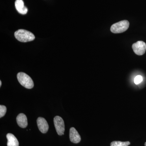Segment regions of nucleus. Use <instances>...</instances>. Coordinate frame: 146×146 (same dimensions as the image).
<instances>
[{
    "mask_svg": "<svg viewBox=\"0 0 146 146\" xmlns=\"http://www.w3.org/2000/svg\"><path fill=\"white\" fill-rule=\"evenodd\" d=\"M130 144L129 141L121 142L120 141H113L110 143V146H128Z\"/></svg>",
    "mask_w": 146,
    "mask_h": 146,
    "instance_id": "nucleus-11",
    "label": "nucleus"
},
{
    "mask_svg": "<svg viewBox=\"0 0 146 146\" xmlns=\"http://www.w3.org/2000/svg\"><path fill=\"white\" fill-rule=\"evenodd\" d=\"M36 122L39 131L43 133H46L48 130L49 126L44 118L39 117L36 120Z\"/></svg>",
    "mask_w": 146,
    "mask_h": 146,
    "instance_id": "nucleus-6",
    "label": "nucleus"
},
{
    "mask_svg": "<svg viewBox=\"0 0 146 146\" xmlns=\"http://www.w3.org/2000/svg\"><path fill=\"white\" fill-rule=\"evenodd\" d=\"M15 5L16 10L19 13L25 15L27 13L28 9L24 5L23 0H16Z\"/></svg>",
    "mask_w": 146,
    "mask_h": 146,
    "instance_id": "nucleus-8",
    "label": "nucleus"
},
{
    "mask_svg": "<svg viewBox=\"0 0 146 146\" xmlns=\"http://www.w3.org/2000/svg\"><path fill=\"white\" fill-rule=\"evenodd\" d=\"M145 145L146 146V142L145 143Z\"/></svg>",
    "mask_w": 146,
    "mask_h": 146,
    "instance_id": "nucleus-15",
    "label": "nucleus"
},
{
    "mask_svg": "<svg viewBox=\"0 0 146 146\" xmlns=\"http://www.w3.org/2000/svg\"><path fill=\"white\" fill-rule=\"evenodd\" d=\"M19 83L27 89H31L34 86V83L31 78L24 72H19L17 74Z\"/></svg>",
    "mask_w": 146,
    "mask_h": 146,
    "instance_id": "nucleus-2",
    "label": "nucleus"
},
{
    "mask_svg": "<svg viewBox=\"0 0 146 146\" xmlns=\"http://www.w3.org/2000/svg\"><path fill=\"white\" fill-rule=\"evenodd\" d=\"M54 123L56 130L58 135L61 136L64 134L65 124L63 119L59 116H56L54 119Z\"/></svg>",
    "mask_w": 146,
    "mask_h": 146,
    "instance_id": "nucleus-4",
    "label": "nucleus"
},
{
    "mask_svg": "<svg viewBox=\"0 0 146 146\" xmlns=\"http://www.w3.org/2000/svg\"><path fill=\"white\" fill-rule=\"evenodd\" d=\"M18 125L22 128H26L28 125L27 119L26 116L23 113H21L16 118Z\"/></svg>",
    "mask_w": 146,
    "mask_h": 146,
    "instance_id": "nucleus-9",
    "label": "nucleus"
},
{
    "mask_svg": "<svg viewBox=\"0 0 146 146\" xmlns=\"http://www.w3.org/2000/svg\"><path fill=\"white\" fill-rule=\"evenodd\" d=\"M6 137L7 139V146H19L18 140L13 134L8 133Z\"/></svg>",
    "mask_w": 146,
    "mask_h": 146,
    "instance_id": "nucleus-10",
    "label": "nucleus"
},
{
    "mask_svg": "<svg viewBox=\"0 0 146 146\" xmlns=\"http://www.w3.org/2000/svg\"><path fill=\"white\" fill-rule=\"evenodd\" d=\"M7 111V108L3 105L0 106V118H2L5 115Z\"/></svg>",
    "mask_w": 146,
    "mask_h": 146,
    "instance_id": "nucleus-12",
    "label": "nucleus"
},
{
    "mask_svg": "<svg viewBox=\"0 0 146 146\" xmlns=\"http://www.w3.org/2000/svg\"><path fill=\"white\" fill-rule=\"evenodd\" d=\"M70 139L72 143H78L81 141V137L74 127H71L70 130Z\"/></svg>",
    "mask_w": 146,
    "mask_h": 146,
    "instance_id": "nucleus-7",
    "label": "nucleus"
},
{
    "mask_svg": "<svg viewBox=\"0 0 146 146\" xmlns=\"http://www.w3.org/2000/svg\"><path fill=\"white\" fill-rule=\"evenodd\" d=\"M14 35L17 40L22 42H31L35 39V36L33 33L22 29L15 32Z\"/></svg>",
    "mask_w": 146,
    "mask_h": 146,
    "instance_id": "nucleus-1",
    "label": "nucleus"
},
{
    "mask_svg": "<svg viewBox=\"0 0 146 146\" xmlns=\"http://www.w3.org/2000/svg\"><path fill=\"white\" fill-rule=\"evenodd\" d=\"M133 52L138 55H143L145 53L146 50V44L143 41H138L134 43L132 46Z\"/></svg>",
    "mask_w": 146,
    "mask_h": 146,
    "instance_id": "nucleus-5",
    "label": "nucleus"
},
{
    "mask_svg": "<svg viewBox=\"0 0 146 146\" xmlns=\"http://www.w3.org/2000/svg\"><path fill=\"white\" fill-rule=\"evenodd\" d=\"M129 25V22L127 20L120 21L112 25L110 31L114 33H122L127 30Z\"/></svg>",
    "mask_w": 146,
    "mask_h": 146,
    "instance_id": "nucleus-3",
    "label": "nucleus"
},
{
    "mask_svg": "<svg viewBox=\"0 0 146 146\" xmlns=\"http://www.w3.org/2000/svg\"><path fill=\"white\" fill-rule=\"evenodd\" d=\"M143 80V78L142 76L138 75L136 76L135 78H134V82L135 84H138L141 83Z\"/></svg>",
    "mask_w": 146,
    "mask_h": 146,
    "instance_id": "nucleus-13",
    "label": "nucleus"
},
{
    "mask_svg": "<svg viewBox=\"0 0 146 146\" xmlns=\"http://www.w3.org/2000/svg\"><path fill=\"white\" fill-rule=\"evenodd\" d=\"M1 85H2L1 81V80H0V86H1Z\"/></svg>",
    "mask_w": 146,
    "mask_h": 146,
    "instance_id": "nucleus-14",
    "label": "nucleus"
}]
</instances>
